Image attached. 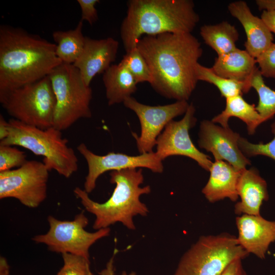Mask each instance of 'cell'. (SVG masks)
Returning <instances> with one entry per match:
<instances>
[{
  "label": "cell",
  "mask_w": 275,
  "mask_h": 275,
  "mask_svg": "<svg viewBox=\"0 0 275 275\" xmlns=\"http://www.w3.org/2000/svg\"><path fill=\"white\" fill-rule=\"evenodd\" d=\"M136 48L150 70L153 89L161 96L187 101L198 81L196 67L203 53L191 33H166L142 37Z\"/></svg>",
  "instance_id": "1"
},
{
  "label": "cell",
  "mask_w": 275,
  "mask_h": 275,
  "mask_svg": "<svg viewBox=\"0 0 275 275\" xmlns=\"http://www.w3.org/2000/svg\"><path fill=\"white\" fill-rule=\"evenodd\" d=\"M56 44L8 25L0 26V97L48 76L62 62Z\"/></svg>",
  "instance_id": "2"
},
{
  "label": "cell",
  "mask_w": 275,
  "mask_h": 275,
  "mask_svg": "<svg viewBox=\"0 0 275 275\" xmlns=\"http://www.w3.org/2000/svg\"><path fill=\"white\" fill-rule=\"evenodd\" d=\"M199 20L191 0H130L120 36L127 52L144 36L191 33Z\"/></svg>",
  "instance_id": "3"
},
{
  "label": "cell",
  "mask_w": 275,
  "mask_h": 275,
  "mask_svg": "<svg viewBox=\"0 0 275 275\" xmlns=\"http://www.w3.org/2000/svg\"><path fill=\"white\" fill-rule=\"evenodd\" d=\"M109 175L110 182L116 185L110 198L104 203L93 201L88 193L78 187L75 188L74 194L85 209L95 216L94 229L107 228L121 223L127 229L135 230L133 217L138 215L147 216L149 212L140 198L149 194L151 187L140 186L144 179L141 168L113 171Z\"/></svg>",
  "instance_id": "4"
},
{
  "label": "cell",
  "mask_w": 275,
  "mask_h": 275,
  "mask_svg": "<svg viewBox=\"0 0 275 275\" xmlns=\"http://www.w3.org/2000/svg\"><path fill=\"white\" fill-rule=\"evenodd\" d=\"M9 134L0 145L19 146L42 156L49 171L54 170L66 178L78 170V159L62 131L53 127L41 129L14 119L8 121Z\"/></svg>",
  "instance_id": "5"
},
{
  "label": "cell",
  "mask_w": 275,
  "mask_h": 275,
  "mask_svg": "<svg viewBox=\"0 0 275 275\" xmlns=\"http://www.w3.org/2000/svg\"><path fill=\"white\" fill-rule=\"evenodd\" d=\"M249 255L234 235L201 236L183 255L174 275H220L233 260Z\"/></svg>",
  "instance_id": "6"
},
{
  "label": "cell",
  "mask_w": 275,
  "mask_h": 275,
  "mask_svg": "<svg viewBox=\"0 0 275 275\" xmlns=\"http://www.w3.org/2000/svg\"><path fill=\"white\" fill-rule=\"evenodd\" d=\"M48 76L56 101L54 127L64 130L79 119L92 117V89L73 64L62 63Z\"/></svg>",
  "instance_id": "7"
},
{
  "label": "cell",
  "mask_w": 275,
  "mask_h": 275,
  "mask_svg": "<svg viewBox=\"0 0 275 275\" xmlns=\"http://www.w3.org/2000/svg\"><path fill=\"white\" fill-rule=\"evenodd\" d=\"M0 102L14 119L41 129L53 126L56 101L48 75L12 91Z\"/></svg>",
  "instance_id": "8"
},
{
  "label": "cell",
  "mask_w": 275,
  "mask_h": 275,
  "mask_svg": "<svg viewBox=\"0 0 275 275\" xmlns=\"http://www.w3.org/2000/svg\"><path fill=\"white\" fill-rule=\"evenodd\" d=\"M49 229L44 234L33 238L37 243L46 245L48 249L58 253H70L89 258L90 247L99 239L109 236V228L90 232L85 230L89 219L82 211L72 221H62L49 215Z\"/></svg>",
  "instance_id": "9"
},
{
  "label": "cell",
  "mask_w": 275,
  "mask_h": 275,
  "mask_svg": "<svg viewBox=\"0 0 275 275\" xmlns=\"http://www.w3.org/2000/svg\"><path fill=\"white\" fill-rule=\"evenodd\" d=\"M49 171L43 162L33 160L0 172V199L14 198L28 207H38L47 197Z\"/></svg>",
  "instance_id": "10"
},
{
  "label": "cell",
  "mask_w": 275,
  "mask_h": 275,
  "mask_svg": "<svg viewBox=\"0 0 275 275\" xmlns=\"http://www.w3.org/2000/svg\"><path fill=\"white\" fill-rule=\"evenodd\" d=\"M123 104L139 118L140 135L132 134L140 154L153 152L161 131L174 118L184 114L189 105L187 101H176L164 105L150 106L138 102L131 96L126 98Z\"/></svg>",
  "instance_id": "11"
},
{
  "label": "cell",
  "mask_w": 275,
  "mask_h": 275,
  "mask_svg": "<svg viewBox=\"0 0 275 275\" xmlns=\"http://www.w3.org/2000/svg\"><path fill=\"white\" fill-rule=\"evenodd\" d=\"M77 150L87 163L88 173L85 178L84 189L88 194L96 187L99 176L107 171L144 168L154 173H161L163 170V160L155 152L136 156L113 152L104 155H99L92 152L84 143L78 145Z\"/></svg>",
  "instance_id": "12"
},
{
  "label": "cell",
  "mask_w": 275,
  "mask_h": 275,
  "mask_svg": "<svg viewBox=\"0 0 275 275\" xmlns=\"http://www.w3.org/2000/svg\"><path fill=\"white\" fill-rule=\"evenodd\" d=\"M195 112L194 105L189 104L182 119L172 120L167 124L156 140L155 152L162 160L173 155L188 157L209 171L213 163L210 157L195 146L189 135V130L197 122Z\"/></svg>",
  "instance_id": "13"
},
{
  "label": "cell",
  "mask_w": 275,
  "mask_h": 275,
  "mask_svg": "<svg viewBox=\"0 0 275 275\" xmlns=\"http://www.w3.org/2000/svg\"><path fill=\"white\" fill-rule=\"evenodd\" d=\"M198 144L201 148L211 152L215 161H224L238 171L246 169L251 161L240 150V135L229 127L218 126L212 121L201 122Z\"/></svg>",
  "instance_id": "14"
},
{
  "label": "cell",
  "mask_w": 275,
  "mask_h": 275,
  "mask_svg": "<svg viewBox=\"0 0 275 275\" xmlns=\"http://www.w3.org/2000/svg\"><path fill=\"white\" fill-rule=\"evenodd\" d=\"M118 48L119 42L112 37L101 39L85 37L83 50L73 65L88 86L97 74L103 73L115 62Z\"/></svg>",
  "instance_id": "15"
},
{
  "label": "cell",
  "mask_w": 275,
  "mask_h": 275,
  "mask_svg": "<svg viewBox=\"0 0 275 275\" xmlns=\"http://www.w3.org/2000/svg\"><path fill=\"white\" fill-rule=\"evenodd\" d=\"M239 245L249 254L265 258L269 245L275 241V221L261 215L242 214L236 217Z\"/></svg>",
  "instance_id": "16"
},
{
  "label": "cell",
  "mask_w": 275,
  "mask_h": 275,
  "mask_svg": "<svg viewBox=\"0 0 275 275\" xmlns=\"http://www.w3.org/2000/svg\"><path fill=\"white\" fill-rule=\"evenodd\" d=\"M228 9L242 25L246 36L245 50L255 59L273 43V37L260 17L255 16L243 1L230 3Z\"/></svg>",
  "instance_id": "17"
},
{
  "label": "cell",
  "mask_w": 275,
  "mask_h": 275,
  "mask_svg": "<svg viewBox=\"0 0 275 275\" xmlns=\"http://www.w3.org/2000/svg\"><path fill=\"white\" fill-rule=\"evenodd\" d=\"M237 193L240 201L235 204L234 212L238 216L260 215L263 202L269 198L267 183L254 168L246 169L241 172Z\"/></svg>",
  "instance_id": "18"
},
{
  "label": "cell",
  "mask_w": 275,
  "mask_h": 275,
  "mask_svg": "<svg viewBox=\"0 0 275 275\" xmlns=\"http://www.w3.org/2000/svg\"><path fill=\"white\" fill-rule=\"evenodd\" d=\"M241 171L224 161H214L209 170V179L202 192L210 203L225 199L236 202L238 199L237 185Z\"/></svg>",
  "instance_id": "19"
},
{
  "label": "cell",
  "mask_w": 275,
  "mask_h": 275,
  "mask_svg": "<svg viewBox=\"0 0 275 275\" xmlns=\"http://www.w3.org/2000/svg\"><path fill=\"white\" fill-rule=\"evenodd\" d=\"M256 60L245 50H235L218 56L211 67L217 75L242 82L249 79L257 68Z\"/></svg>",
  "instance_id": "20"
},
{
  "label": "cell",
  "mask_w": 275,
  "mask_h": 275,
  "mask_svg": "<svg viewBox=\"0 0 275 275\" xmlns=\"http://www.w3.org/2000/svg\"><path fill=\"white\" fill-rule=\"evenodd\" d=\"M102 80L109 105L123 103L137 90V82L122 61L112 64L103 73Z\"/></svg>",
  "instance_id": "21"
},
{
  "label": "cell",
  "mask_w": 275,
  "mask_h": 275,
  "mask_svg": "<svg viewBox=\"0 0 275 275\" xmlns=\"http://www.w3.org/2000/svg\"><path fill=\"white\" fill-rule=\"evenodd\" d=\"M226 100L225 109L214 116L211 121L214 123L219 124L222 127H228L230 118L236 117L246 124L249 134H254L258 127L262 123L255 105L247 102L240 95Z\"/></svg>",
  "instance_id": "22"
},
{
  "label": "cell",
  "mask_w": 275,
  "mask_h": 275,
  "mask_svg": "<svg viewBox=\"0 0 275 275\" xmlns=\"http://www.w3.org/2000/svg\"><path fill=\"white\" fill-rule=\"evenodd\" d=\"M200 35L205 44L221 56L229 53L237 47L239 33L233 25L224 21L215 24L204 25L200 28Z\"/></svg>",
  "instance_id": "23"
},
{
  "label": "cell",
  "mask_w": 275,
  "mask_h": 275,
  "mask_svg": "<svg viewBox=\"0 0 275 275\" xmlns=\"http://www.w3.org/2000/svg\"><path fill=\"white\" fill-rule=\"evenodd\" d=\"M82 25L80 20L74 29L53 32L56 55L62 63L73 64L81 54L86 37L82 33Z\"/></svg>",
  "instance_id": "24"
},
{
  "label": "cell",
  "mask_w": 275,
  "mask_h": 275,
  "mask_svg": "<svg viewBox=\"0 0 275 275\" xmlns=\"http://www.w3.org/2000/svg\"><path fill=\"white\" fill-rule=\"evenodd\" d=\"M198 80L206 81L215 86L221 96L226 99L247 93L251 89L250 83L230 79L216 74L211 67L209 68L198 63L196 67Z\"/></svg>",
  "instance_id": "25"
},
{
  "label": "cell",
  "mask_w": 275,
  "mask_h": 275,
  "mask_svg": "<svg viewBox=\"0 0 275 275\" xmlns=\"http://www.w3.org/2000/svg\"><path fill=\"white\" fill-rule=\"evenodd\" d=\"M249 81L251 88H254L258 94L259 100L256 108L262 123L271 119L275 115V90L265 84L258 67L254 70Z\"/></svg>",
  "instance_id": "26"
},
{
  "label": "cell",
  "mask_w": 275,
  "mask_h": 275,
  "mask_svg": "<svg viewBox=\"0 0 275 275\" xmlns=\"http://www.w3.org/2000/svg\"><path fill=\"white\" fill-rule=\"evenodd\" d=\"M121 61L126 65L138 84L152 80V75L145 59L136 47L126 52Z\"/></svg>",
  "instance_id": "27"
},
{
  "label": "cell",
  "mask_w": 275,
  "mask_h": 275,
  "mask_svg": "<svg viewBox=\"0 0 275 275\" xmlns=\"http://www.w3.org/2000/svg\"><path fill=\"white\" fill-rule=\"evenodd\" d=\"M62 256L63 265L56 275H93L89 258L70 253Z\"/></svg>",
  "instance_id": "28"
},
{
  "label": "cell",
  "mask_w": 275,
  "mask_h": 275,
  "mask_svg": "<svg viewBox=\"0 0 275 275\" xmlns=\"http://www.w3.org/2000/svg\"><path fill=\"white\" fill-rule=\"evenodd\" d=\"M271 132L274 134L273 139L267 143L260 142L254 144L246 139L240 137L238 144L242 153L247 157L257 155L267 156L275 160V121L271 124Z\"/></svg>",
  "instance_id": "29"
},
{
  "label": "cell",
  "mask_w": 275,
  "mask_h": 275,
  "mask_svg": "<svg viewBox=\"0 0 275 275\" xmlns=\"http://www.w3.org/2000/svg\"><path fill=\"white\" fill-rule=\"evenodd\" d=\"M25 152L9 145H0V172L19 168L27 160Z\"/></svg>",
  "instance_id": "30"
},
{
  "label": "cell",
  "mask_w": 275,
  "mask_h": 275,
  "mask_svg": "<svg viewBox=\"0 0 275 275\" xmlns=\"http://www.w3.org/2000/svg\"><path fill=\"white\" fill-rule=\"evenodd\" d=\"M258 68L263 77L275 78V43L256 58Z\"/></svg>",
  "instance_id": "31"
},
{
  "label": "cell",
  "mask_w": 275,
  "mask_h": 275,
  "mask_svg": "<svg viewBox=\"0 0 275 275\" xmlns=\"http://www.w3.org/2000/svg\"><path fill=\"white\" fill-rule=\"evenodd\" d=\"M81 11V21H86L90 25L95 23L98 19L97 11L95 6L100 3L99 0H77Z\"/></svg>",
  "instance_id": "32"
},
{
  "label": "cell",
  "mask_w": 275,
  "mask_h": 275,
  "mask_svg": "<svg viewBox=\"0 0 275 275\" xmlns=\"http://www.w3.org/2000/svg\"><path fill=\"white\" fill-rule=\"evenodd\" d=\"M241 259L231 262L220 275H247L242 263Z\"/></svg>",
  "instance_id": "33"
},
{
  "label": "cell",
  "mask_w": 275,
  "mask_h": 275,
  "mask_svg": "<svg viewBox=\"0 0 275 275\" xmlns=\"http://www.w3.org/2000/svg\"><path fill=\"white\" fill-rule=\"evenodd\" d=\"M118 253V250L116 249L114 251L113 255L109 260L106 264V267L102 269L99 272L100 275H114L115 268H114V258L115 255ZM121 275H136L135 272H131L128 274L125 271L122 272Z\"/></svg>",
  "instance_id": "34"
},
{
  "label": "cell",
  "mask_w": 275,
  "mask_h": 275,
  "mask_svg": "<svg viewBox=\"0 0 275 275\" xmlns=\"http://www.w3.org/2000/svg\"><path fill=\"white\" fill-rule=\"evenodd\" d=\"M261 18L270 31L275 34V11H263Z\"/></svg>",
  "instance_id": "35"
},
{
  "label": "cell",
  "mask_w": 275,
  "mask_h": 275,
  "mask_svg": "<svg viewBox=\"0 0 275 275\" xmlns=\"http://www.w3.org/2000/svg\"><path fill=\"white\" fill-rule=\"evenodd\" d=\"M256 4L260 11H275V0H257Z\"/></svg>",
  "instance_id": "36"
},
{
  "label": "cell",
  "mask_w": 275,
  "mask_h": 275,
  "mask_svg": "<svg viewBox=\"0 0 275 275\" xmlns=\"http://www.w3.org/2000/svg\"><path fill=\"white\" fill-rule=\"evenodd\" d=\"M9 134V123L0 115V141L5 140Z\"/></svg>",
  "instance_id": "37"
},
{
  "label": "cell",
  "mask_w": 275,
  "mask_h": 275,
  "mask_svg": "<svg viewBox=\"0 0 275 275\" xmlns=\"http://www.w3.org/2000/svg\"><path fill=\"white\" fill-rule=\"evenodd\" d=\"M10 266L7 259L3 257H0V275H9Z\"/></svg>",
  "instance_id": "38"
}]
</instances>
